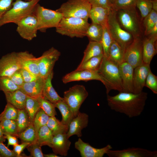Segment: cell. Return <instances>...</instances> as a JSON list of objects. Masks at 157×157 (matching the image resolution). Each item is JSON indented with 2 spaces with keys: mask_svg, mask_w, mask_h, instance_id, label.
I'll list each match as a JSON object with an SVG mask.
<instances>
[{
  "mask_svg": "<svg viewBox=\"0 0 157 157\" xmlns=\"http://www.w3.org/2000/svg\"><path fill=\"white\" fill-rule=\"evenodd\" d=\"M147 97V93L143 91L138 93L121 92L114 96L107 94V100L111 110L133 118L141 114Z\"/></svg>",
  "mask_w": 157,
  "mask_h": 157,
  "instance_id": "6da1fadb",
  "label": "cell"
},
{
  "mask_svg": "<svg viewBox=\"0 0 157 157\" xmlns=\"http://www.w3.org/2000/svg\"><path fill=\"white\" fill-rule=\"evenodd\" d=\"M40 0H15L12 7L0 18V27L9 23L17 24L27 16L34 13Z\"/></svg>",
  "mask_w": 157,
  "mask_h": 157,
  "instance_id": "7a4b0ae2",
  "label": "cell"
},
{
  "mask_svg": "<svg viewBox=\"0 0 157 157\" xmlns=\"http://www.w3.org/2000/svg\"><path fill=\"white\" fill-rule=\"evenodd\" d=\"M117 20L122 28L133 37H142L143 28L136 7L116 11Z\"/></svg>",
  "mask_w": 157,
  "mask_h": 157,
  "instance_id": "3957f363",
  "label": "cell"
},
{
  "mask_svg": "<svg viewBox=\"0 0 157 157\" xmlns=\"http://www.w3.org/2000/svg\"><path fill=\"white\" fill-rule=\"evenodd\" d=\"M90 25L88 20L75 17H63L55 28L57 33L71 38H83L86 36Z\"/></svg>",
  "mask_w": 157,
  "mask_h": 157,
  "instance_id": "277c9868",
  "label": "cell"
},
{
  "mask_svg": "<svg viewBox=\"0 0 157 157\" xmlns=\"http://www.w3.org/2000/svg\"><path fill=\"white\" fill-rule=\"evenodd\" d=\"M34 14L37 19L38 30L42 32L48 28H56L63 17L62 14L56 10L45 8L38 3Z\"/></svg>",
  "mask_w": 157,
  "mask_h": 157,
  "instance_id": "5b68a950",
  "label": "cell"
},
{
  "mask_svg": "<svg viewBox=\"0 0 157 157\" xmlns=\"http://www.w3.org/2000/svg\"><path fill=\"white\" fill-rule=\"evenodd\" d=\"M91 7L86 0H68L56 10L64 17H75L88 20Z\"/></svg>",
  "mask_w": 157,
  "mask_h": 157,
  "instance_id": "8992f818",
  "label": "cell"
},
{
  "mask_svg": "<svg viewBox=\"0 0 157 157\" xmlns=\"http://www.w3.org/2000/svg\"><path fill=\"white\" fill-rule=\"evenodd\" d=\"M107 27L113 39L125 50L134 38L121 26L117 19L116 10L113 8L110 9Z\"/></svg>",
  "mask_w": 157,
  "mask_h": 157,
  "instance_id": "52a82bcc",
  "label": "cell"
},
{
  "mask_svg": "<svg viewBox=\"0 0 157 157\" xmlns=\"http://www.w3.org/2000/svg\"><path fill=\"white\" fill-rule=\"evenodd\" d=\"M98 72L110 83L113 90L123 92L119 65L104 56Z\"/></svg>",
  "mask_w": 157,
  "mask_h": 157,
  "instance_id": "ba28073f",
  "label": "cell"
},
{
  "mask_svg": "<svg viewBox=\"0 0 157 157\" xmlns=\"http://www.w3.org/2000/svg\"><path fill=\"white\" fill-rule=\"evenodd\" d=\"M88 95L85 86L78 85L70 88L64 92L63 100L71 109L74 118L80 112V108Z\"/></svg>",
  "mask_w": 157,
  "mask_h": 157,
  "instance_id": "9c48e42d",
  "label": "cell"
},
{
  "mask_svg": "<svg viewBox=\"0 0 157 157\" xmlns=\"http://www.w3.org/2000/svg\"><path fill=\"white\" fill-rule=\"evenodd\" d=\"M62 80L64 83L74 81L98 80L102 82L105 86L107 94H108L111 90H113L111 85L99 73L98 71L75 70L65 75Z\"/></svg>",
  "mask_w": 157,
  "mask_h": 157,
  "instance_id": "30bf717a",
  "label": "cell"
},
{
  "mask_svg": "<svg viewBox=\"0 0 157 157\" xmlns=\"http://www.w3.org/2000/svg\"><path fill=\"white\" fill-rule=\"evenodd\" d=\"M60 55L59 51L52 47L44 52L40 57L37 58L40 77L46 78L53 71L55 64Z\"/></svg>",
  "mask_w": 157,
  "mask_h": 157,
  "instance_id": "8fae6325",
  "label": "cell"
},
{
  "mask_svg": "<svg viewBox=\"0 0 157 157\" xmlns=\"http://www.w3.org/2000/svg\"><path fill=\"white\" fill-rule=\"evenodd\" d=\"M143 38H134L131 43L126 48L124 61L131 65L134 68L142 63Z\"/></svg>",
  "mask_w": 157,
  "mask_h": 157,
  "instance_id": "7c38bea8",
  "label": "cell"
},
{
  "mask_svg": "<svg viewBox=\"0 0 157 157\" xmlns=\"http://www.w3.org/2000/svg\"><path fill=\"white\" fill-rule=\"evenodd\" d=\"M16 31L23 39L31 41L37 36V22L34 13L26 17L17 24Z\"/></svg>",
  "mask_w": 157,
  "mask_h": 157,
  "instance_id": "4fadbf2b",
  "label": "cell"
},
{
  "mask_svg": "<svg viewBox=\"0 0 157 157\" xmlns=\"http://www.w3.org/2000/svg\"><path fill=\"white\" fill-rule=\"evenodd\" d=\"M20 68L17 52L8 53L0 58V76L9 77Z\"/></svg>",
  "mask_w": 157,
  "mask_h": 157,
  "instance_id": "5bb4252c",
  "label": "cell"
},
{
  "mask_svg": "<svg viewBox=\"0 0 157 157\" xmlns=\"http://www.w3.org/2000/svg\"><path fill=\"white\" fill-rule=\"evenodd\" d=\"M106 154L109 157H156L157 151L132 147L120 150L110 149Z\"/></svg>",
  "mask_w": 157,
  "mask_h": 157,
  "instance_id": "9a60e30c",
  "label": "cell"
},
{
  "mask_svg": "<svg viewBox=\"0 0 157 157\" xmlns=\"http://www.w3.org/2000/svg\"><path fill=\"white\" fill-rule=\"evenodd\" d=\"M74 146L82 157H103L112 149V146L109 144L101 148H95L88 143L84 142L80 138L75 142Z\"/></svg>",
  "mask_w": 157,
  "mask_h": 157,
  "instance_id": "2e32d148",
  "label": "cell"
},
{
  "mask_svg": "<svg viewBox=\"0 0 157 157\" xmlns=\"http://www.w3.org/2000/svg\"><path fill=\"white\" fill-rule=\"evenodd\" d=\"M123 92L134 93L133 75L134 68L130 64L124 61L119 65Z\"/></svg>",
  "mask_w": 157,
  "mask_h": 157,
  "instance_id": "e0dca14e",
  "label": "cell"
},
{
  "mask_svg": "<svg viewBox=\"0 0 157 157\" xmlns=\"http://www.w3.org/2000/svg\"><path fill=\"white\" fill-rule=\"evenodd\" d=\"M146 36L143 38L142 63L150 65L157 53V35Z\"/></svg>",
  "mask_w": 157,
  "mask_h": 157,
  "instance_id": "ac0fdd59",
  "label": "cell"
},
{
  "mask_svg": "<svg viewBox=\"0 0 157 157\" xmlns=\"http://www.w3.org/2000/svg\"><path fill=\"white\" fill-rule=\"evenodd\" d=\"M88 120L89 116L88 114L79 112L69 123L67 133L68 138H69L74 135L79 138L81 137L82 135V130L88 126Z\"/></svg>",
  "mask_w": 157,
  "mask_h": 157,
  "instance_id": "d6986e66",
  "label": "cell"
},
{
  "mask_svg": "<svg viewBox=\"0 0 157 157\" xmlns=\"http://www.w3.org/2000/svg\"><path fill=\"white\" fill-rule=\"evenodd\" d=\"M150 69V65L143 63L134 68L133 85L134 93L142 91L147 76Z\"/></svg>",
  "mask_w": 157,
  "mask_h": 157,
  "instance_id": "ffe728a7",
  "label": "cell"
},
{
  "mask_svg": "<svg viewBox=\"0 0 157 157\" xmlns=\"http://www.w3.org/2000/svg\"><path fill=\"white\" fill-rule=\"evenodd\" d=\"M67 133H58L53 135L51 148L54 153L61 156H67L71 142Z\"/></svg>",
  "mask_w": 157,
  "mask_h": 157,
  "instance_id": "44dd1931",
  "label": "cell"
},
{
  "mask_svg": "<svg viewBox=\"0 0 157 157\" xmlns=\"http://www.w3.org/2000/svg\"><path fill=\"white\" fill-rule=\"evenodd\" d=\"M17 53L21 68L40 76L37 58L26 51L18 52Z\"/></svg>",
  "mask_w": 157,
  "mask_h": 157,
  "instance_id": "7402d4cb",
  "label": "cell"
},
{
  "mask_svg": "<svg viewBox=\"0 0 157 157\" xmlns=\"http://www.w3.org/2000/svg\"><path fill=\"white\" fill-rule=\"evenodd\" d=\"M46 78L40 77L32 81L24 82L20 89L27 96L38 99L42 97Z\"/></svg>",
  "mask_w": 157,
  "mask_h": 157,
  "instance_id": "603a6c76",
  "label": "cell"
},
{
  "mask_svg": "<svg viewBox=\"0 0 157 157\" xmlns=\"http://www.w3.org/2000/svg\"><path fill=\"white\" fill-rule=\"evenodd\" d=\"M110 9L100 7H91L89 18L92 23L100 25L103 26H107Z\"/></svg>",
  "mask_w": 157,
  "mask_h": 157,
  "instance_id": "cb8c5ba5",
  "label": "cell"
},
{
  "mask_svg": "<svg viewBox=\"0 0 157 157\" xmlns=\"http://www.w3.org/2000/svg\"><path fill=\"white\" fill-rule=\"evenodd\" d=\"M53 75V71L46 78L42 96L52 103L55 104L63 100V98L59 95L52 85L51 81Z\"/></svg>",
  "mask_w": 157,
  "mask_h": 157,
  "instance_id": "d4e9b609",
  "label": "cell"
},
{
  "mask_svg": "<svg viewBox=\"0 0 157 157\" xmlns=\"http://www.w3.org/2000/svg\"><path fill=\"white\" fill-rule=\"evenodd\" d=\"M8 103L18 109H24L27 96L20 89L4 92Z\"/></svg>",
  "mask_w": 157,
  "mask_h": 157,
  "instance_id": "484cf974",
  "label": "cell"
},
{
  "mask_svg": "<svg viewBox=\"0 0 157 157\" xmlns=\"http://www.w3.org/2000/svg\"><path fill=\"white\" fill-rule=\"evenodd\" d=\"M125 49L116 41L113 40L110 46L108 58L119 65L124 61Z\"/></svg>",
  "mask_w": 157,
  "mask_h": 157,
  "instance_id": "4316f807",
  "label": "cell"
},
{
  "mask_svg": "<svg viewBox=\"0 0 157 157\" xmlns=\"http://www.w3.org/2000/svg\"><path fill=\"white\" fill-rule=\"evenodd\" d=\"M103 54V50L101 43L90 41L84 52V56L79 65H81L90 58Z\"/></svg>",
  "mask_w": 157,
  "mask_h": 157,
  "instance_id": "83f0119b",
  "label": "cell"
},
{
  "mask_svg": "<svg viewBox=\"0 0 157 157\" xmlns=\"http://www.w3.org/2000/svg\"><path fill=\"white\" fill-rule=\"evenodd\" d=\"M53 137L51 131L46 125L39 129L37 134L36 141L41 147L47 145L51 147Z\"/></svg>",
  "mask_w": 157,
  "mask_h": 157,
  "instance_id": "f1b7e54d",
  "label": "cell"
},
{
  "mask_svg": "<svg viewBox=\"0 0 157 157\" xmlns=\"http://www.w3.org/2000/svg\"><path fill=\"white\" fill-rule=\"evenodd\" d=\"M54 104L55 107L57 108L61 113L62 117L61 122L69 127V123L74 118L70 108L63 99Z\"/></svg>",
  "mask_w": 157,
  "mask_h": 157,
  "instance_id": "f546056e",
  "label": "cell"
},
{
  "mask_svg": "<svg viewBox=\"0 0 157 157\" xmlns=\"http://www.w3.org/2000/svg\"><path fill=\"white\" fill-rule=\"evenodd\" d=\"M103 33V27L92 22L90 24L86 31V36L90 41L101 42Z\"/></svg>",
  "mask_w": 157,
  "mask_h": 157,
  "instance_id": "4dcf8cb0",
  "label": "cell"
},
{
  "mask_svg": "<svg viewBox=\"0 0 157 157\" xmlns=\"http://www.w3.org/2000/svg\"><path fill=\"white\" fill-rule=\"evenodd\" d=\"M104 58V54L92 58L81 65L75 70H87L98 71Z\"/></svg>",
  "mask_w": 157,
  "mask_h": 157,
  "instance_id": "1f68e13d",
  "label": "cell"
},
{
  "mask_svg": "<svg viewBox=\"0 0 157 157\" xmlns=\"http://www.w3.org/2000/svg\"><path fill=\"white\" fill-rule=\"evenodd\" d=\"M40 108V104L37 99L27 96L24 109L31 122H33L35 115Z\"/></svg>",
  "mask_w": 157,
  "mask_h": 157,
  "instance_id": "d6a6232c",
  "label": "cell"
},
{
  "mask_svg": "<svg viewBox=\"0 0 157 157\" xmlns=\"http://www.w3.org/2000/svg\"><path fill=\"white\" fill-rule=\"evenodd\" d=\"M51 131L53 134L58 133H67L69 127L64 124L54 116L49 117L46 124Z\"/></svg>",
  "mask_w": 157,
  "mask_h": 157,
  "instance_id": "836d02e7",
  "label": "cell"
},
{
  "mask_svg": "<svg viewBox=\"0 0 157 157\" xmlns=\"http://www.w3.org/2000/svg\"><path fill=\"white\" fill-rule=\"evenodd\" d=\"M19 138L22 142L30 143L36 141L37 134L32 122L22 131L18 134Z\"/></svg>",
  "mask_w": 157,
  "mask_h": 157,
  "instance_id": "e575fe53",
  "label": "cell"
},
{
  "mask_svg": "<svg viewBox=\"0 0 157 157\" xmlns=\"http://www.w3.org/2000/svg\"><path fill=\"white\" fill-rule=\"evenodd\" d=\"M16 122L18 134L24 131L31 122L24 109H18V115Z\"/></svg>",
  "mask_w": 157,
  "mask_h": 157,
  "instance_id": "d590c367",
  "label": "cell"
},
{
  "mask_svg": "<svg viewBox=\"0 0 157 157\" xmlns=\"http://www.w3.org/2000/svg\"><path fill=\"white\" fill-rule=\"evenodd\" d=\"M1 126L4 135L9 134L18 137V133L16 121L3 119L1 121Z\"/></svg>",
  "mask_w": 157,
  "mask_h": 157,
  "instance_id": "8d00e7d4",
  "label": "cell"
},
{
  "mask_svg": "<svg viewBox=\"0 0 157 157\" xmlns=\"http://www.w3.org/2000/svg\"><path fill=\"white\" fill-rule=\"evenodd\" d=\"M103 27V33L101 42L104 57L108 58L109 49L113 40L108 31L107 26Z\"/></svg>",
  "mask_w": 157,
  "mask_h": 157,
  "instance_id": "74e56055",
  "label": "cell"
},
{
  "mask_svg": "<svg viewBox=\"0 0 157 157\" xmlns=\"http://www.w3.org/2000/svg\"><path fill=\"white\" fill-rule=\"evenodd\" d=\"M49 117L42 109H39L32 122L37 134L39 129L46 125Z\"/></svg>",
  "mask_w": 157,
  "mask_h": 157,
  "instance_id": "f35d334b",
  "label": "cell"
},
{
  "mask_svg": "<svg viewBox=\"0 0 157 157\" xmlns=\"http://www.w3.org/2000/svg\"><path fill=\"white\" fill-rule=\"evenodd\" d=\"M143 19L144 35H146L149 31L157 23V12L152 9Z\"/></svg>",
  "mask_w": 157,
  "mask_h": 157,
  "instance_id": "ab89813d",
  "label": "cell"
},
{
  "mask_svg": "<svg viewBox=\"0 0 157 157\" xmlns=\"http://www.w3.org/2000/svg\"><path fill=\"white\" fill-rule=\"evenodd\" d=\"M37 99L40 104V108L49 117L54 116L57 115L56 107L54 104L42 96Z\"/></svg>",
  "mask_w": 157,
  "mask_h": 157,
  "instance_id": "60d3db41",
  "label": "cell"
},
{
  "mask_svg": "<svg viewBox=\"0 0 157 157\" xmlns=\"http://www.w3.org/2000/svg\"><path fill=\"white\" fill-rule=\"evenodd\" d=\"M20 87L16 85L7 76H0V90L4 92H13L20 89Z\"/></svg>",
  "mask_w": 157,
  "mask_h": 157,
  "instance_id": "b9f144b4",
  "label": "cell"
},
{
  "mask_svg": "<svg viewBox=\"0 0 157 157\" xmlns=\"http://www.w3.org/2000/svg\"><path fill=\"white\" fill-rule=\"evenodd\" d=\"M18 113V109L8 103L4 110L0 114V120L8 119L16 121Z\"/></svg>",
  "mask_w": 157,
  "mask_h": 157,
  "instance_id": "7bdbcfd3",
  "label": "cell"
},
{
  "mask_svg": "<svg viewBox=\"0 0 157 157\" xmlns=\"http://www.w3.org/2000/svg\"><path fill=\"white\" fill-rule=\"evenodd\" d=\"M152 0H136V7L139 9L143 19L152 10Z\"/></svg>",
  "mask_w": 157,
  "mask_h": 157,
  "instance_id": "ee69618b",
  "label": "cell"
},
{
  "mask_svg": "<svg viewBox=\"0 0 157 157\" xmlns=\"http://www.w3.org/2000/svg\"><path fill=\"white\" fill-rule=\"evenodd\" d=\"M136 0H115L112 8L116 11L122 9L136 7Z\"/></svg>",
  "mask_w": 157,
  "mask_h": 157,
  "instance_id": "f6af8a7d",
  "label": "cell"
},
{
  "mask_svg": "<svg viewBox=\"0 0 157 157\" xmlns=\"http://www.w3.org/2000/svg\"><path fill=\"white\" fill-rule=\"evenodd\" d=\"M145 86L149 89L154 93L157 94V76L150 69L147 76Z\"/></svg>",
  "mask_w": 157,
  "mask_h": 157,
  "instance_id": "bcb514c9",
  "label": "cell"
},
{
  "mask_svg": "<svg viewBox=\"0 0 157 157\" xmlns=\"http://www.w3.org/2000/svg\"><path fill=\"white\" fill-rule=\"evenodd\" d=\"M30 152V157H43L41 146L36 141L31 143L26 147Z\"/></svg>",
  "mask_w": 157,
  "mask_h": 157,
  "instance_id": "7dc6e473",
  "label": "cell"
},
{
  "mask_svg": "<svg viewBox=\"0 0 157 157\" xmlns=\"http://www.w3.org/2000/svg\"><path fill=\"white\" fill-rule=\"evenodd\" d=\"M92 7H100L109 9L113 8L112 4L109 0H86Z\"/></svg>",
  "mask_w": 157,
  "mask_h": 157,
  "instance_id": "c3c4849f",
  "label": "cell"
},
{
  "mask_svg": "<svg viewBox=\"0 0 157 157\" xmlns=\"http://www.w3.org/2000/svg\"><path fill=\"white\" fill-rule=\"evenodd\" d=\"M22 75L24 82H28L37 79L40 77L36 76L27 70L21 68L19 69Z\"/></svg>",
  "mask_w": 157,
  "mask_h": 157,
  "instance_id": "681fc988",
  "label": "cell"
},
{
  "mask_svg": "<svg viewBox=\"0 0 157 157\" xmlns=\"http://www.w3.org/2000/svg\"><path fill=\"white\" fill-rule=\"evenodd\" d=\"M14 0H0V18L12 7Z\"/></svg>",
  "mask_w": 157,
  "mask_h": 157,
  "instance_id": "f907efd6",
  "label": "cell"
},
{
  "mask_svg": "<svg viewBox=\"0 0 157 157\" xmlns=\"http://www.w3.org/2000/svg\"><path fill=\"white\" fill-rule=\"evenodd\" d=\"M0 142V156L1 157H17L13 150L10 149L3 143Z\"/></svg>",
  "mask_w": 157,
  "mask_h": 157,
  "instance_id": "816d5d0a",
  "label": "cell"
},
{
  "mask_svg": "<svg viewBox=\"0 0 157 157\" xmlns=\"http://www.w3.org/2000/svg\"><path fill=\"white\" fill-rule=\"evenodd\" d=\"M19 69L15 72L9 77L15 84L20 87L24 83V81Z\"/></svg>",
  "mask_w": 157,
  "mask_h": 157,
  "instance_id": "f5cc1de1",
  "label": "cell"
},
{
  "mask_svg": "<svg viewBox=\"0 0 157 157\" xmlns=\"http://www.w3.org/2000/svg\"><path fill=\"white\" fill-rule=\"evenodd\" d=\"M28 142H22L20 144H17L13 146V151L17 157H22L21 154L24 150L30 144Z\"/></svg>",
  "mask_w": 157,
  "mask_h": 157,
  "instance_id": "db71d44e",
  "label": "cell"
},
{
  "mask_svg": "<svg viewBox=\"0 0 157 157\" xmlns=\"http://www.w3.org/2000/svg\"><path fill=\"white\" fill-rule=\"evenodd\" d=\"M4 135L5 138L8 140V147L10 145L13 146L18 144V140L15 136L9 134H6Z\"/></svg>",
  "mask_w": 157,
  "mask_h": 157,
  "instance_id": "11a10c76",
  "label": "cell"
},
{
  "mask_svg": "<svg viewBox=\"0 0 157 157\" xmlns=\"http://www.w3.org/2000/svg\"><path fill=\"white\" fill-rule=\"evenodd\" d=\"M155 35H157V23L149 31L146 36Z\"/></svg>",
  "mask_w": 157,
  "mask_h": 157,
  "instance_id": "9f6ffc18",
  "label": "cell"
},
{
  "mask_svg": "<svg viewBox=\"0 0 157 157\" xmlns=\"http://www.w3.org/2000/svg\"><path fill=\"white\" fill-rule=\"evenodd\" d=\"M1 121L0 120V142H5L6 138L2 130L1 126Z\"/></svg>",
  "mask_w": 157,
  "mask_h": 157,
  "instance_id": "6f0895ef",
  "label": "cell"
},
{
  "mask_svg": "<svg viewBox=\"0 0 157 157\" xmlns=\"http://www.w3.org/2000/svg\"><path fill=\"white\" fill-rule=\"evenodd\" d=\"M151 4L152 9L157 12V0H152Z\"/></svg>",
  "mask_w": 157,
  "mask_h": 157,
  "instance_id": "680465c9",
  "label": "cell"
},
{
  "mask_svg": "<svg viewBox=\"0 0 157 157\" xmlns=\"http://www.w3.org/2000/svg\"><path fill=\"white\" fill-rule=\"evenodd\" d=\"M44 157H60V156H58L56 155V154L54 153H51L48 154H44Z\"/></svg>",
  "mask_w": 157,
  "mask_h": 157,
  "instance_id": "91938a15",
  "label": "cell"
},
{
  "mask_svg": "<svg viewBox=\"0 0 157 157\" xmlns=\"http://www.w3.org/2000/svg\"><path fill=\"white\" fill-rule=\"evenodd\" d=\"M109 1L112 4L115 0H109Z\"/></svg>",
  "mask_w": 157,
  "mask_h": 157,
  "instance_id": "94428289",
  "label": "cell"
},
{
  "mask_svg": "<svg viewBox=\"0 0 157 157\" xmlns=\"http://www.w3.org/2000/svg\"><path fill=\"white\" fill-rule=\"evenodd\" d=\"M25 1H30V0H24Z\"/></svg>",
  "mask_w": 157,
  "mask_h": 157,
  "instance_id": "6125c7cd",
  "label": "cell"
},
{
  "mask_svg": "<svg viewBox=\"0 0 157 157\" xmlns=\"http://www.w3.org/2000/svg\"><path fill=\"white\" fill-rule=\"evenodd\" d=\"M0 157H1V156H0Z\"/></svg>",
  "mask_w": 157,
  "mask_h": 157,
  "instance_id": "be15d7a7",
  "label": "cell"
},
{
  "mask_svg": "<svg viewBox=\"0 0 157 157\" xmlns=\"http://www.w3.org/2000/svg\"></svg>",
  "mask_w": 157,
  "mask_h": 157,
  "instance_id": "e7e4bbea",
  "label": "cell"
}]
</instances>
